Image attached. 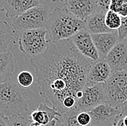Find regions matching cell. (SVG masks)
Instances as JSON below:
<instances>
[{
  "instance_id": "1",
  "label": "cell",
  "mask_w": 127,
  "mask_h": 126,
  "mask_svg": "<svg viewBox=\"0 0 127 126\" xmlns=\"http://www.w3.org/2000/svg\"><path fill=\"white\" fill-rule=\"evenodd\" d=\"M38 89L48 107L62 115L77 110L95 63L82 55L71 39L50 43L42 55L31 59Z\"/></svg>"
},
{
  "instance_id": "2",
  "label": "cell",
  "mask_w": 127,
  "mask_h": 126,
  "mask_svg": "<svg viewBox=\"0 0 127 126\" xmlns=\"http://www.w3.org/2000/svg\"><path fill=\"white\" fill-rule=\"evenodd\" d=\"M46 29L49 34V42L54 43L70 39L79 31L86 29V25L65 8L56 7L48 17Z\"/></svg>"
},
{
  "instance_id": "3",
  "label": "cell",
  "mask_w": 127,
  "mask_h": 126,
  "mask_svg": "<svg viewBox=\"0 0 127 126\" xmlns=\"http://www.w3.org/2000/svg\"><path fill=\"white\" fill-rule=\"evenodd\" d=\"M19 86L13 80L0 85V114L4 117L18 116L28 110V94Z\"/></svg>"
},
{
  "instance_id": "4",
  "label": "cell",
  "mask_w": 127,
  "mask_h": 126,
  "mask_svg": "<svg viewBox=\"0 0 127 126\" xmlns=\"http://www.w3.org/2000/svg\"><path fill=\"white\" fill-rule=\"evenodd\" d=\"M46 28L20 31L18 44L21 52L31 59L42 55L50 44Z\"/></svg>"
},
{
  "instance_id": "5",
  "label": "cell",
  "mask_w": 127,
  "mask_h": 126,
  "mask_svg": "<svg viewBox=\"0 0 127 126\" xmlns=\"http://www.w3.org/2000/svg\"><path fill=\"white\" fill-rule=\"evenodd\" d=\"M51 13L47 5L40 4L14 17L12 25L15 30L20 31L44 28Z\"/></svg>"
},
{
  "instance_id": "6",
  "label": "cell",
  "mask_w": 127,
  "mask_h": 126,
  "mask_svg": "<svg viewBox=\"0 0 127 126\" xmlns=\"http://www.w3.org/2000/svg\"><path fill=\"white\" fill-rule=\"evenodd\" d=\"M106 103L115 108H121L127 101V71L112 72L105 83Z\"/></svg>"
},
{
  "instance_id": "7",
  "label": "cell",
  "mask_w": 127,
  "mask_h": 126,
  "mask_svg": "<svg viewBox=\"0 0 127 126\" xmlns=\"http://www.w3.org/2000/svg\"><path fill=\"white\" fill-rule=\"evenodd\" d=\"M104 103H106L105 83L86 86L82 91V96L77 102V110L89 112Z\"/></svg>"
},
{
  "instance_id": "8",
  "label": "cell",
  "mask_w": 127,
  "mask_h": 126,
  "mask_svg": "<svg viewBox=\"0 0 127 126\" xmlns=\"http://www.w3.org/2000/svg\"><path fill=\"white\" fill-rule=\"evenodd\" d=\"M88 113L91 118V126H113L122 115L120 108L113 107L107 103L96 107Z\"/></svg>"
},
{
  "instance_id": "9",
  "label": "cell",
  "mask_w": 127,
  "mask_h": 126,
  "mask_svg": "<svg viewBox=\"0 0 127 126\" xmlns=\"http://www.w3.org/2000/svg\"><path fill=\"white\" fill-rule=\"evenodd\" d=\"M62 115L46 104H40L30 115V126H56L60 123Z\"/></svg>"
},
{
  "instance_id": "10",
  "label": "cell",
  "mask_w": 127,
  "mask_h": 126,
  "mask_svg": "<svg viewBox=\"0 0 127 126\" xmlns=\"http://www.w3.org/2000/svg\"><path fill=\"white\" fill-rule=\"evenodd\" d=\"M71 41L79 52L84 57L97 62L98 53L92 39V35L86 29L82 30L71 38Z\"/></svg>"
},
{
  "instance_id": "11",
  "label": "cell",
  "mask_w": 127,
  "mask_h": 126,
  "mask_svg": "<svg viewBox=\"0 0 127 126\" xmlns=\"http://www.w3.org/2000/svg\"><path fill=\"white\" fill-rule=\"evenodd\" d=\"M64 1V8L82 21H85L97 9V0H65Z\"/></svg>"
},
{
  "instance_id": "12",
  "label": "cell",
  "mask_w": 127,
  "mask_h": 126,
  "mask_svg": "<svg viewBox=\"0 0 127 126\" xmlns=\"http://www.w3.org/2000/svg\"><path fill=\"white\" fill-rule=\"evenodd\" d=\"M40 4L39 0H0V12L7 17H15Z\"/></svg>"
},
{
  "instance_id": "13",
  "label": "cell",
  "mask_w": 127,
  "mask_h": 126,
  "mask_svg": "<svg viewBox=\"0 0 127 126\" xmlns=\"http://www.w3.org/2000/svg\"><path fill=\"white\" fill-rule=\"evenodd\" d=\"M92 39L98 53L99 60H104L111 50L119 42L117 31L92 35Z\"/></svg>"
},
{
  "instance_id": "14",
  "label": "cell",
  "mask_w": 127,
  "mask_h": 126,
  "mask_svg": "<svg viewBox=\"0 0 127 126\" xmlns=\"http://www.w3.org/2000/svg\"><path fill=\"white\" fill-rule=\"evenodd\" d=\"M110 66L112 72L127 71V45L119 41L104 60Z\"/></svg>"
},
{
  "instance_id": "15",
  "label": "cell",
  "mask_w": 127,
  "mask_h": 126,
  "mask_svg": "<svg viewBox=\"0 0 127 126\" xmlns=\"http://www.w3.org/2000/svg\"><path fill=\"white\" fill-rule=\"evenodd\" d=\"M112 70L105 60H98L93 63L88 72L86 86L105 83L111 77Z\"/></svg>"
},
{
  "instance_id": "16",
  "label": "cell",
  "mask_w": 127,
  "mask_h": 126,
  "mask_svg": "<svg viewBox=\"0 0 127 126\" xmlns=\"http://www.w3.org/2000/svg\"><path fill=\"white\" fill-rule=\"evenodd\" d=\"M105 13L96 11L95 13L88 17L85 21L86 25V30L91 35L106 33L114 31L109 29L105 22Z\"/></svg>"
},
{
  "instance_id": "17",
  "label": "cell",
  "mask_w": 127,
  "mask_h": 126,
  "mask_svg": "<svg viewBox=\"0 0 127 126\" xmlns=\"http://www.w3.org/2000/svg\"><path fill=\"white\" fill-rule=\"evenodd\" d=\"M14 57L12 53H0V85L12 80L14 72Z\"/></svg>"
},
{
  "instance_id": "18",
  "label": "cell",
  "mask_w": 127,
  "mask_h": 126,
  "mask_svg": "<svg viewBox=\"0 0 127 126\" xmlns=\"http://www.w3.org/2000/svg\"><path fill=\"white\" fill-rule=\"evenodd\" d=\"M14 36V31L7 22L0 20V53L7 52L8 47Z\"/></svg>"
},
{
  "instance_id": "19",
  "label": "cell",
  "mask_w": 127,
  "mask_h": 126,
  "mask_svg": "<svg viewBox=\"0 0 127 126\" xmlns=\"http://www.w3.org/2000/svg\"><path fill=\"white\" fill-rule=\"evenodd\" d=\"M121 17L117 13L108 10L105 16V22L107 27L111 31H118L121 25Z\"/></svg>"
},
{
  "instance_id": "20",
  "label": "cell",
  "mask_w": 127,
  "mask_h": 126,
  "mask_svg": "<svg viewBox=\"0 0 127 126\" xmlns=\"http://www.w3.org/2000/svg\"><path fill=\"white\" fill-rule=\"evenodd\" d=\"M109 10H111L121 17H127V0H111Z\"/></svg>"
},
{
  "instance_id": "21",
  "label": "cell",
  "mask_w": 127,
  "mask_h": 126,
  "mask_svg": "<svg viewBox=\"0 0 127 126\" xmlns=\"http://www.w3.org/2000/svg\"><path fill=\"white\" fill-rule=\"evenodd\" d=\"M78 112V110H73L62 115L60 118V126H82L79 125L77 120Z\"/></svg>"
},
{
  "instance_id": "22",
  "label": "cell",
  "mask_w": 127,
  "mask_h": 126,
  "mask_svg": "<svg viewBox=\"0 0 127 126\" xmlns=\"http://www.w3.org/2000/svg\"><path fill=\"white\" fill-rule=\"evenodd\" d=\"M34 78L31 72L29 71H22L20 72L17 78V81L20 86L23 88H28L31 86L33 83Z\"/></svg>"
},
{
  "instance_id": "23",
  "label": "cell",
  "mask_w": 127,
  "mask_h": 126,
  "mask_svg": "<svg viewBox=\"0 0 127 126\" xmlns=\"http://www.w3.org/2000/svg\"><path fill=\"white\" fill-rule=\"evenodd\" d=\"M7 126H29L23 116L6 117Z\"/></svg>"
},
{
  "instance_id": "24",
  "label": "cell",
  "mask_w": 127,
  "mask_h": 126,
  "mask_svg": "<svg viewBox=\"0 0 127 126\" xmlns=\"http://www.w3.org/2000/svg\"><path fill=\"white\" fill-rule=\"evenodd\" d=\"M77 120L79 125L82 126H91V118L88 112L79 111L77 114Z\"/></svg>"
},
{
  "instance_id": "25",
  "label": "cell",
  "mask_w": 127,
  "mask_h": 126,
  "mask_svg": "<svg viewBox=\"0 0 127 126\" xmlns=\"http://www.w3.org/2000/svg\"><path fill=\"white\" fill-rule=\"evenodd\" d=\"M119 41H122L127 37V17L121 18V25L118 29Z\"/></svg>"
},
{
  "instance_id": "26",
  "label": "cell",
  "mask_w": 127,
  "mask_h": 126,
  "mask_svg": "<svg viewBox=\"0 0 127 126\" xmlns=\"http://www.w3.org/2000/svg\"><path fill=\"white\" fill-rule=\"evenodd\" d=\"M97 9L103 13H106L109 10V7L111 0H97Z\"/></svg>"
},
{
  "instance_id": "27",
  "label": "cell",
  "mask_w": 127,
  "mask_h": 126,
  "mask_svg": "<svg viewBox=\"0 0 127 126\" xmlns=\"http://www.w3.org/2000/svg\"><path fill=\"white\" fill-rule=\"evenodd\" d=\"M121 112L122 116H126L127 115V101L125 103H124L121 107Z\"/></svg>"
},
{
  "instance_id": "28",
  "label": "cell",
  "mask_w": 127,
  "mask_h": 126,
  "mask_svg": "<svg viewBox=\"0 0 127 126\" xmlns=\"http://www.w3.org/2000/svg\"><path fill=\"white\" fill-rule=\"evenodd\" d=\"M113 126H126L124 123V120H123V116L122 115L117 119V120L116 121V123L113 125Z\"/></svg>"
},
{
  "instance_id": "29",
  "label": "cell",
  "mask_w": 127,
  "mask_h": 126,
  "mask_svg": "<svg viewBox=\"0 0 127 126\" xmlns=\"http://www.w3.org/2000/svg\"><path fill=\"white\" fill-rule=\"evenodd\" d=\"M0 126H7L6 117L0 114Z\"/></svg>"
},
{
  "instance_id": "30",
  "label": "cell",
  "mask_w": 127,
  "mask_h": 126,
  "mask_svg": "<svg viewBox=\"0 0 127 126\" xmlns=\"http://www.w3.org/2000/svg\"><path fill=\"white\" fill-rule=\"evenodd\" d=\"M52 1H54V2H61V1H65V0H51Z\"/></svg>"
},
{
  "instance_id": "31",
  "label": "cell",
  "mask_w": 127,
  "mask_h": 126,
  "mask_svg": "<svg viewBox=\"0 0 127 126\" xmlns=\"http://www.w3.org/2000/svg\"><path fill=\"white\" fill-rule=\"evenodd\" d=\"M122 41H124V43H125V44H126L127 45V37H126V38H125Z\"/></svg>"
}]
</instances>
